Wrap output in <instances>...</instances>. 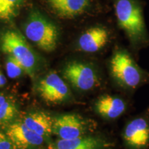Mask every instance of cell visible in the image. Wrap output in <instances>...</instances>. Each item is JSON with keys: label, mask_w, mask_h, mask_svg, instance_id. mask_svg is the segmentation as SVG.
<instances>
[{"label": "cell", "mask_w": 149, "mask_h": 149, "mask_svg": "<svg viewBox=\"0 0 149 149\" xmlns=\"http://www.w3.org/2000/svg\"><path fill=\"white\" fill-rule=\"evenodd\" d=\"M48 3L57 15L70 18L88 10L93 0H48Z\"/></svg>", "instance_id": "13"}, {"label": "cell", "mask_w": 149, "mask_h": 149, "mask_svg": "<svg viewBox=\"0 0 149 149\" xmlns=\"http://www.w3.org/2000/svg\"><path fill=\"white\" fill-rule=\"evenodd\" d=\"M1 49L3 53L16 59L30 77L34 76L37 64L36 55L19 33L13 30L6 31L1 37Z\"/></svg>", "instance_id": "5"}, {"label": "cell", "mask_w": 149, "mask_h": 149, "mask_svg": "<svg viewBox=\"0 0 149 149\" xmlns=\"http://www.w3.org/2000/svg\"><path fill=\"white\" fill-rule=\"evenodd\" d=\"M132 97L111 93H103L95 99L93 109L104 120L113 122L127 114L133 108Z\"/></svg>", "instance_id": "7"}, {"label": "cell", "mask_w": 149, "mask_h": 149, "mask_svg": "<svg viewBox=\"0 0 149 149\" xmlns=\"http://www.w3.org/2000/svg\"><path fill=\"white\" fill-rule=\"evenodd\" d=\"M22 122L35 133L47 138L53 134L54 119L44 111L31 113L24 117Z\"/></svg>", "instance_id": "14"}, {"label": "cell", "mask_w": 149, "mask_h": 149, "mask_svg": "<svg viewBox=\"0 0 149 149\" xmlns=\"http://www.w3.org/2000/svg\"><path fill=\"white\" fill-rule=\"evenodd\" d=\"M17 110L10 101H6L0 106V123L10 122L15 116Z\"/></svg>", "instance_id": "17"}, {"label": "cell", "mask_w": 149, "mask_h": 149, "mask_svg": "<svg viewBox=\"0 0 149 149\" xmlns=\"http://www.w3.org/2000/svg\"><path fill=\"white\" fill-rule=\"evenodd\" d=\"M97 128L94 120L75 114H65L54 119L53 134L59 139H71L94 133Z\"/></svg>", "instance_id": "8"}, {"label": "cell", "mask_w": 149, "mask_h": 149, "mask_svg": "<svg viewBox=\"0 0 149 149\" xmlns=\"http://www.w3.org/2000/svg\"><path fill=\"white\" fill-rule=\"evenodd\" d=\"M6 84V78L0 72V87L3 86Z\"/></svg>", "instance_id": "19"}, {"label": "cell", "mask_w": 149, "mask_h": 149, "mask_svg": "<svg viewBox=\"0 0 149 149\" xmlns=\"http://www.w3.org/2000/svg\"><path fill=\"white\" fill-rule=\"evenodd\" d=\"M12 141L6 133L0 132V149H13Z\"/></svg>", "instance_id": "18"}, {"label": "cell", "mask_w": 149, "mask_h": 149, "mask_svg": "<svg viewBox=\"0 0 149 149\" xmlns=\"http://www.w3.org/2000/svg\"><path fill=\"white\" fill-rule=\"evenodd\" d=\"M121 137L126 149L148 148L149 107L126 121Z\"/></svg>", "instance_id": "6"}, {"label": "cell", "mask_w": 149, "mask_h": 149, "mask_svg": "<svg viewBox=\"0 0 149 149\" xmlns=\"http://www.w3.org/2000/svg\"><path fill=\"white\" fill-rule=\"evenodd\" d=\"M22 0H0V20L8 21L15 17Z\"/></svg>", "instance_id": "15"}, {"label": "cell", "mask_w": 149, "mask_h": 149, "mask_svg": "<svg viewBox=\"0 0 149 149\" xmlns=\"http://www.w3.org/2000/svg\"><path fill=\"white\" fill-rule=\"evenodd\" d=\"M62 74L74 88L82 92L98 90L104 84L101 72L93 63L71 61L64 67Z\"/></svg>", "instance_id": "4"}, {"label": "cell", "mask_w": 149, "mask_h": 149, "mask_svg": "<svg viewBox=\"0 0 149 149\" xmlns=\"http://www.w3.org/2000/svg\"><path fill=\"white\" fill-rule=\"evenodd\" d=\"M24 33L29 40L42 51H55L58 42L59 33L53 23L38 12L30 15L24 26Z\"/></svg>", "instance_id": "3"}, {"label": "cell", "mask_w": 149, "mask_h": 149, "mask_svg": "<svg viewBox=\"0 0 149 149\" xmlns=\"http://www.w3.org/2000/svg\"><path fill=\"white\" fill-rule=\"evenodd\" d=\"M142 0H115L117 25L124 33L130 51L138 59L139 53L149 46V33L145 23Z\"/></svg>", "instance_id": "1"}, {"label": "cell", "mask_w": 149, "mask_h": 149, "mask_svg": "<svg viewBox=\"0 0 149 149\" xmlns=\"http://www.w3.org/2000/svg\"><path fill=\"white\" fill-rule=\"evenodd\" d=\"M6 101V99L5 96L3 95L2 93H0V106Z\"/></svg>", "instance_id": "20"}, {"label": "cell", "mask_w": 149, "mask_h": 149, "mask_svg": "<svg viewBox=\"0 0 149 149\" xmlns=\"http://www.w3.org/2000/svg\"><path fill=\"white\" fill-rule=\"evenodd\" d=\"M113 146V142L106 137L93 133L71 139H59L51 149H111Z\"/></svg>", "instance_id": "11"}, {"label": "cell", "mask_w": 149, "mask_h": 149, "mask_svg": "<svg viewBox=\"0 0 149 149\" xmlns=\"http://www.w3.org/2000/svg\"><path fill=\"white\" fill-rule=\"evenodd\" d=\"M7 136L13 146L18 149H26L39 146L44 143L45 138L35 133L23 122H18L9 126L6 130Z\"/></svg>", "instance_id": "12"}, {"label": "cell", "mask_w": 149, "mask_h": 149, "mask_svg": "<svg viewBox=\"0 0 149 149\" xmlns=\"http://www.w3.org/2000/svg\"><path fill=\"white\" fill-rule=\"evenodd\" d=\"M37 92L44 101L49 104L62 103L69 98L68 86L55 72H51L39 81Z\"/></svg>", "instance_id": "9"}, {"label": "cell", "mask_w": 149, "mask_h": 149, "mask_svg": "<svg viewBox=\"0 0 149 149\" xmlns=\"http://www.w3.org/2000/svg\"><path fill=\"white\" fill-rule=\"evenodd\" d=\"M6 70L7 75L10 79H16L22 75L24 70V67L14 57L8 56L6 63Z\"/></svg>", "instance_id": "16"}, {"label": "cell", "mask_w": 149, "mask_h": 149, "mask_svg": "<svg viewBox=\"0 0 149 149\" xmlns=\"http://www.w3.org/2000/svg\"><path fill=\"white\" fill-rule=\"evenodd\" d=\"M108 69L113 83L128 95L132 97L149 84V72L139 66L137 59L126 48H115L108 61Z\"/></svg>", "instance_id": "2"}, {"label": "cell", "mask_w": 149, "mask_h": 149, "mask_svg": "<svg viewBox=\"0 0 149 149\" xmlns=\"http://www.w3.org/2000/svg\"><path fill=\"white\" fill-rule=\"evenodd\" d=\"M112 40V33L109 28L102 24L89 27L78 40L80 51L86 53H97L104 51Z\"/></svg>", "instance_id": "10"}]
</instances>
